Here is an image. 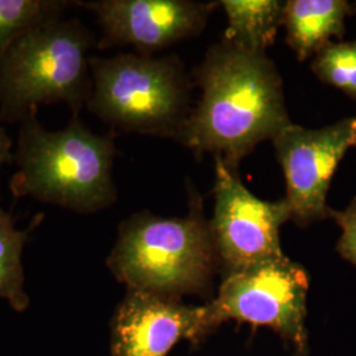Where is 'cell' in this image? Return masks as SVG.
<instances>
[{
    "label": "cell",
    "mask_w": 356,
    "mask_h": 356,
    "mask_svg": "<svg viewBox=\"0 0 356 356\" xmlns=\"http://www.w3.org/2000/svg\"><path fill=\"white\" fill-rule=\"evenodd\" d=\"M201 99L175 140L195 153H211L238 170L243 159L273 140L292 120L282 81L267 53L245 51L223 38L197 69Z\"/></svg>",
    "instance_id": "1"
},
{
    "label": "cell",
    "mask_w": 356,
    "mask_h": 356,
    "mask_svg": "<svg viewBox=\"0 0 356 356\" xmlns=\"http://www.w3.org/2000/svg\"><path fill=\"white\" fill-rule=\"evenodd\" d=\"M38 111L20 122L13 153L17 169L8 185L13 197H31L85 216L111 207L118 198L114 131L97 135L79 115H72L63 129L48 131Z\"/></svg>",
    "instance_id": "2"
},
{
    "label": "cell",
    "mask_w": 356,
    "mask_h": 356,
    "mask_svg": "<svg viewBox=\"0 0 356 356\" xmlns=\"http://www.w3.org/2000/svg\"><path fill=\"white\" fill-rule=\"evenodd\" d=\"M106 264L127 289L178 300L204 294L219 260L201 200L182 218L145 210L124 219Z\"/></svg>",
    "instance_id": "3"
},
{
    "label": "cell",
    "mask_w": 356,
    "mask_h": 356,
    "mask_svg": "<svg viewBox=\"0 0 356 356\" xmlns=\"http://www.w3.org/2000/svg\"><path fill=\"white\" fill-rule=\"evenodd\" d=\"M98 41L76 17L26 31L0 56V124L20 123L44 104L79 115L91 95L90 51Z\"/></svg>",
    "instance_id": "4"
},
{
    "label": "cell",
    "mask_w": 356,
    "mask_h": 356,
    "mask_svg": "<svg viewBox=\"0 0 356 356\" xmlns=\"http://www.w3.org/2000/svg\"><path fill=\"white\" fill-rule=\"evenodd\" d=\"M88 110L114 131L176 139L189 116V81L176 56L90 57Z\"/></svg>",
    "instance_id": "5"
},
{
    "label": "cell",
    "mask_w": 356,
    "mask_h": 356,
    "mask_svg": "<svg viewBox=\"0 0 356 356\" xmlns=\"http://www.w3.org/2000/svg\"><path fill=\"white\" fill-rule=\"evenodd\" d=\"M309 284L305 268L285 254L227 273L207 304L211 329L227 321L266 326L292 344L297 356H306Z\"/></svg>",
    "instance_id": "6"
},
{
    "label": "cell",
    "mask_w": 356,
    "mask_h": 356,
    "mask_svg": "<svg viewBox=\"0 0 356 356\" xmlns=\"http://www.w3.org/2000/svg\"><path fill=\"white\" fill-rule=\"evenodd\" d=\"M214 216L210 223L223 276L269 257L284 254L281 226L291 220L282 198L268 202L248 191L220 159H216Z\"/></svg>",
    "instance_id": "7"
},
{
    "label": "cell",
    "mask_w": 356,
    "mask_h": 356,
    "mask_svg": "<svg viewBox=\"0 0 356 356\" xmlns=\"http://www.w3.org/2000/svg\"><path fill=\"white\" fill-rule=\"evenodd\" d=\"M356 118L319 129L291 123L272 140L285 184L291 220L306 227L330 218L327 193L331 179L350 147H354Z\"/></svg>",
    "instance_id": "8"
},
{
    "label": "cell",
    "mask_w": 356,
    "mask_h": 356,
    "mask_svg": "<svg viewBox=\"0 0 356 356\" xmlns=\"http://www.w3.org/2000/svg\"><path fill=\"white\" fill-rule=\"evenodd\" d=\"M97 16L102 29L98 49L132 47L153 56L204 31L216 3L193 0L73 1Z\"/></svg>",
    "instance_id": "9"
},
{
    "label": "cell",
    "mask_w": 356,
    "mask_h": 356,
    "mask_svg": "<svg viewBox=\"0 0 356 356\" xmlns=\"http://www.w3.org/2000/svg\"><path fill=\"white\" fill-rule=\"evenodd\" d=\"M207 305L127 289L111 323L113 356H168L179 341L198 343L213 332Z\"/></svg>",
    "instance_id": "10"
},
{
    "label": "cell",
    "mask_w": 356,
    "mask_h": 356,
    "mask_svg": "<svg viewBox=\"0 0 356 356\" xmlns=\"http://www.w3.org/2000/svg\"><path fill=\"white\" fill-rule=\"evenodd\" d=\"M353 13L346 0H289L284 3L282 24L286 44L298 61L314 57L331 38H342L346 17Z\"/></svg>",
    "instance_id": "11"
},
{
    "label": "cell",
    "mask_w": 356,
    "mask_h": 356,
    "mask_svg": "<svg viewBox=\"0 0 356 356\" xmlns=\"http://www.w3.org/2000/svg\"><path fill=\"white\" fill-rule=\"evenodd\" d=\"M229 28L225 38L245 51L266 53L282 24L279 0H222Z\"/></svg>",
    "instance_id": "12"
},
{
    "label": "cell",
    "mask_w": 356,
    "mask_h": 356,
    "mask_svg": "<svg viewBox=\"0 0 356 356\" xmlns=\"http://www.w3.org/2000/svg\"><path fill=\"white\" fill-rule=\"evenodd\" d=\"M44 214H38L26 229H16L15 218L0 204V298L6 300L13 310L22 313L29 305L24 288L23 250L29 235Z\"/></svg>",
    "instance_id": "13"
},
{
    "label": "cell",
    "mask_w": 356,
    "mask_h": 356,
    "mask_svg": "<svg viewBox=\"0 0 356 356\" xmlns=\"http://www.w3.org/2000/svg\"><path fill=\"white\" fill-rule=\"evenodd\" d=\"M72 1L0 0V56L26 31L63 16Z\"/></svg>",
    "instance_id": "14"
},
{
    "label": "cell",
    "mask_w": 356,
    "mask_h": 356,
    "mask_svg": "<svg viewBox=\"0 0 356 356\" xmlns=\"http://www.w3.org/2000/svg\"><path fill=\"white\" fill-rule=\"evenodd\" d=\"M312 70L319 81L356 101V40L326 44L314 56Z\"/></svg>",
    "instance_id": "15"
},
{
    "label": "cell",
    "mask_w": 356,
    "mask_h": 356,
    "mask_svg": "<svg viewBox=\"0 0 356 356\" xmlns=\"http://www.w3.org/2000/svg\"><path fill=\"white\" fill-rule=\"evenodd\" d=\"M330 218L341 227L338 254L356 267V197L344 210H330Z\"/></svg>",
    "instance_id": "16"
},
{
    "label": "cell",
    "mask_w": 356,
    "mask_h": 356,
    "mask_svg": "<svg viewBox=\"0 0 356 356\" xmlns=\"http://www.w3.org/2000/svg\"><path fill=\"white\" fill-rule=\"evenodd\" d=\"M13 143L8 136L6 128L0 126V169L3 166L15 163V151H13Z\"/></svg>",
    "instance_id": "17"
},
{
    "label": "cell",
    "mask_w": 356,
    "mask_h": 356,
    "mask_svg": "<svg viewBox=\"0 0 356 356\" xmlns=\"http://www.w3.org/2000/svg\"><path fill=\"white\" fill-rule=\"evenodd\" d=\"M354 147H356V132H355V138H354Z\"/></svg>",
    "instance_id": "18"
},
{
    "label": "cell",
    "mask_w": 356,
    "mask_h": 356,
    "mask_svg": "<svg viewBox=\"0 0 356 356\" xmlns=\"http://www.w3.org/2000/svg\"><path fill=\"white\" fill-rule=\"evenodd\" d=\"M355 10H356V3H355Z\"/></svg>",
    "instance_id": "19"
}]
</instances>
